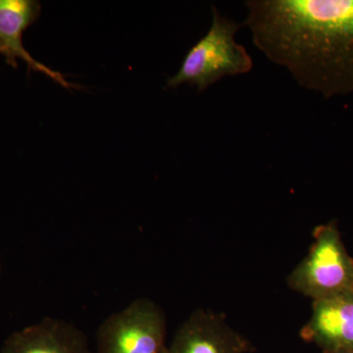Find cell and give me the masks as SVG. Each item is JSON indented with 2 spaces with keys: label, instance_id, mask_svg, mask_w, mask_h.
Returning <instances> with one entry per match:
<instances>
[{
  "label": "cell",
  "instance_id": "cell-1",
  "mask_svg": "<svg viewBox=\"0 0 353 353\" xmlns=\"http://www.w3.org/2000/svg\"><path fill=\"white\" fill-rule=\"evenodd\" d=\"M254 46L301 87L353 94V0H248Z\"/></svg>",
  "mask_w": 353,
  "mask_h": 353
},
{
  "label": "cell",
  "instance_id": "cell-2",
  "mask_svg": "<svg viewBox=\"0 0 353 353\" xmlns=\"http://www.w3.org/2000/svg\"><path fill=\"white\" fill-rule=\"evenodd\" d=\"M241 28V25L212 6V23L208 32L188 51L179 71L167 81L166 88L187 83L201 92L225 77L252 71V57L234 39Z\"/></svg>",
  "mask_w": 353,
  "mask_h": 353
},
{
  "label": "cell",
  "instance_id": "cell-3",
  "mask_svg": "<svg viewBox=\"0 0 353 353\" xmlns=\"http://www.w3.org/2000/svg\"><path fill=\"white\" fill-rule=\"evenodd\" d=\"M288 285L312 301L353 290V259L343 243L338 221L315 228L312 245L290 274Z\"/></svg>",
  "mask_w": 353,
  "mask_h": 353
},
{
  "label": "cell",
  "instance_id": "cell-4",
  "mask_svg": "<svg viewBox=\"0 0 353 353\" xmlns=\"http://www.w3.org/2000/svg\"><path fill=\"white\" fill-rule=\"evenodd\" d=\"M166 330L162 308L145 297L138 299L104 320L95 353H163Z\"/></svg>",
  "mask_w": 353,
  "mask_h": 353
},
{
  "label": "cell",
  "instance_id": "cell-5",
  "mask_svg": "<svg viewBox=\"0 0 353 353\" xmlns=\"http://www.w3.org/2000/svg\"><path fill=\"white\" fill-rule=\"evenodd\" d=\"M250 352V343L224 317L199 309L181 325L163 353Z\"/></svg>",
  "mask_w": 353,
  "mask_h": 353
},
{
  "label": "cell",
  "instance_id": "cell-6",
  "mask_svg": "<svg viewBox=\"0 0 353 353\" xmlns=\"http://www.w3.org/2000/svg\"><path fill=\"white\" fill-rule=\"evenodd\" d=\"M41 12V6L37 0H0V53L13 68H17V60L21 59L29 70L41 72L62 87L77 88L61 73L34 59L23 44V34L39 20Z\"/></svg>",
  "mask_w": 353,
  "mask_h": 353
},
{
  "label": "cell",
  "instance_id": "cell-7",
  "mask_svg": "<svg viewBox=\"0 0 353 353\" xmlns=\"http://www.w3.org/2000/svg\"><path fill=\"white\" fill-rule=\"evenodd\" d=\"M301 336L323 352H353V290L315 301Z\"/></svg>",
  "mask_w": 353,
  "mask_h": 353
},
{
  "label": "cell",
  "instance_id": "cell-8",
  "mask_svg": "<svg viewBox=\"0 0 353 353\" xmlns=\"http://www.w3.org/2000/svg\"><path fill=\"white\" fill-rule=\"evenodd\" d=\"M1 353H95L87 336L69 323L53 318L15 332L6 339Z\"/></svg>",
  "mask_w": 353,
  "mask_h": 353
},
{
  "label": "cell",
  "instance_id": "cell-9",
  "mask_svg": "<svg viewBox=\"0 0 353 353\" xmlns=\"http://www.w3.org/2000/svg\"><path fill=\"white\" fill-rule=\"evenodd\" d=\"M323 353H353V352H345V350H336V352H323Z\"/></svg>",
  "mask_w": 353,
  "mask_h": 353
},
{
  "label": "cell",
  "instance_id": "cell-10",
  "mask_svg": "<svg viewBox=\"0 0 353 353\" xmlns=\"http://www.w3.org/2000/svg\"><path fill=\"white\" fill-rule=\"evenodd\" d=\"M0 273H1V265H0Z\"/></svg>",
  "mask_w": 353,
  "mask_h": 353
},
{
  "label": "cell",
  "instance_id": "cell-11",
  "mask_svg": "<svg viewBox=\"0 0 353 353\" xmlns=\"http://www.w3.org/2000/svg\"><path fill=\"white\" fill-rule=\"evenodd\" d=\"M250 353H252V352H250Z\"/></svg>",
  "mask_w": 353,
  "mask_h": 353
}]
</instances>
